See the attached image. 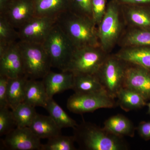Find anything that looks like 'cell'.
<instances>
[{"instance_id": "1", "label": "cell", "mask_w": 150, "mask_h": 150, "mask_svg": "<svg viewBox=\"0 0 150 150\" xmlns=\"http://www.w3.org/2000/svg\"><path fill=\"white\" fill-rule=\"evenodd\" d=\"M56 23L76 48L100 46L93 21L69 10L56 17Z\"/></svg>"}, {"instance_id": "2", "label": "cell", "mask_w": 150, "mask_h": 150, "mask_svg": "<svg viewBox=\"0 0 150 150\" xmlns=\"http://www.w3.org/2000/svg\"><path fill=\"white\" fill-rule=\"evenodd\" d=\"M75 141L81 149L127 150L129 146L123 137L112 134L104 128L83 121L74 129Z\"/></svg>"}, {"instance_id": "3", "label": "cell", "mask_w": 150, "mask_h": 150, "mask_svg": "<svg viewBox=\"0 0 150 150\" xmlns=\"http://www.w3.org/2000/svg\"><path fill=\"white\" fill-rule=\"evenodd\" d=\"M97 28L100 46L108 54H111L126 28L121 5L116 0L108 4L105 13Z\"/></svg>"}, {"instance_id": "4", "label": "cell", "mask_w": 150, "mask_h": 150, "mask_svg": "<svg viewBox=\"0 0 150 150\" xmlns=\"http://www.w3.org/2000/svg\"><path fill=\"white\" fill-rule=\"evenodd\" d=\"M43 45L49 56L52 68L66 71L76 48L56 23Z\"/></svg>"}, {"instance_id": "5", "label": "cell", "mask_w": 150, "mask_h": 150, "mask_svg": "<svg viewBox=\"0 0 150 150\" xmlns=\"http://www.w3.org/2000/svg\"><path fill=\"white\" fill-rule=\"evenodd\" d=\"M18 44L23 59L25 75L29 79H43L52 68L43 44L19 40Z\"/></svg>"}, {"instance_id": "6", "label": "cell", "mask_w": 150, "mask_h": 150, "mask_svg": "<svg viewBox=\"0 0 150 150\" xmlns=\"http://www.w3.org/2000/svg\"><path fill=\"white\" fill-rule=\"evenodd\" d=\"M127 66L126 62L111 53L95 74L108 94L114 99L123 87Z\"/></svg>"}, {"instance_id": "7", "label": "cell", "mask_w": 150, "mask_h": 150, "mask_svg": "<svg viewBox=\"0 0 150 150\" xmlns=\"http://www.w3.org/2000/svg\"><path fill=\"white\" fill-rule=\"evenodd\" d=\"M108 54L100 46L76 48L66 71L96 74Z\"/></svg>"}, {"instance_id": "8", "label": "cell", "mask_w": 150, "mask_h": 150, "mask_svg": "<svg viewBox=\"0 0 150 150\" xmlns=\"http://www.w3.org/2000/svg\"><path fill=\"white\" fill-rule=\"evenodd\" d=\"M117 105L114 98L107 93H75L68 98L67 107L71 112L82 114L93 112L100 108H113Z\"/></svg>"}, {"instance_id": "9", "label": "cell", "mask_w": 150, "mask_h": 150, "mask_svg": "<svg viewBox=\"0 0 150 150\" xmlns=\"http://www.w3.org/2000/svg\"><path fill=\"white\" fill-rule=\"evenodd\" d=\"M56 19L54 17L34 16L18 30L19 40L43 44Z\"/></svg>"}, {"instance_id": "10", "label": "cell", "mask_w": 150, "mask_h": 150, "mask_svg": "<svg viewBox=\"0 0 150 150\" xmlns=\"http://www.w3.org/2000/svg\"><path fill=\"white\" fill-rule=\"evenodd\" d=\"M18 41L0 51V75L8 79L25 75L23 59Z\"/></svg>"}, {"instance_id": "11", "label": "cell", "mask_w": 150, "mask_h": 150, "mask_svg": "<svg viewBox=\"0 0 150 150\" xmlns=\"http://www.w3.org/2000/svg\"><path fill=\"white\" fill-rule=\"evenodd\" d=\"M3 145L11 150H41L42 144L29 127H16L6 135Z\"/></svg>"}, {"instance_id": "12", "label": "cell", "mask_w": 150, "mask_h": 150, "mask_svg": "<svg viewBox=\"0 0 150 150\" xmlns=\"http://www.w3.org/2000/svg\"><path fill=\"white\" fill-rule=\"evenodd\" d=\"M123 87L137 92L147 101L150 100V71L127 63Z\"/></svg>"}, {"instance_id": "13", "label": "cell", "mask_w": 150, "mask_h": 150, "mask_svg": "<svg viewBox=\"0 0 150 150\" xmlns=\"http://www.w3.org/2000/svg\"><path fill=\"white\" fill-rule=\"evenodd\" d=\"M16 29L18 30L35 16L33 0H11L3 16Z\"/></svg>"}, {"instance_id": "14", "label": "cell", "mask_w": 150, "mask_h": 150, "mask_svg": "<svg viewBox=\"0 0 150 150\" xmlns=\"http://www.w3.org/2000/svg\"><path fill=\"white\" fill-rule=\"evenodd\" d=\"M73 80L74 74L69 71L56 73L51 71L42 79L49 98L56 94L72 89Z\"/></svg>"}, {"instance_id": "15", "label": "cell", "mask_w": 150, "mask_h": 150, "mask_svg": "<svg viewBox=\"0 0 150 150\" xmlns=\"http://www.w3.org/2000/svg\"><path fill=\"white\" fill-rule=\"evenodd\" d=\"M121 6L126 27L150 30V8L134 5Z\"/></svg>"}, {"instance_id": "16", "label": "cell", "mask_w": 150, "mask_h": 150, "mask_svg": "<svg viewBox=\"0 0 150 150\" xmlns=\"http://www.w3.org/2000/svg\"><path fill=\"white\" fill-rule=\"evenodd\" d=\"M115 56L129 64L136 65L150 71V47L130 46L120 48Z\"/></svg>"}, {"instance_id": "17", "label": "cell", "mask_w": 150, "mask_h": 150, "mask_svg": "<svg viewBox=\"0 0 150 150\" xmlns=\"http://www.w3.org/2000/svg\"><path fill=\"white\" fill-rule=\"evenodd\" d=\"M49 99L43 81L28 80L23 102L35 107L40 106L45 108Z\"/></svg>"}, {"instance_id": "18", "label": "cell", "mask_w": 150, "mask_h": 150, "mask_svg": "<svg viewBox=\"0 0 150 150\" xmlns=\"http://www.w3.org/2000/svg\"><path fill=\"white\" fill-rule=\"evenodd\" d=\"M29 127L40 139H48L62 134V129L49 115L47 116L37 113Z\"/></svg>"}, {"instance_id": "19", "label": "cell", "mask_w": 150, "mask_h": 150, "mask_svg": "<svg viewBox=\"0 0 150 150\" xmlns=\"http://www.w3.org/2000/svg\"><path fill=\"white\" fill-rule=\"evenodd\" d=\"M103 128L112 134L121 137H134L137 129L130 119L120 114L108 118L104 122Z\"/></svg>"}, {"instance_id": "20", "label": "cell", "mask_w": 150, "mask_h": 150, "mask_svg": "<svg viewBox=\"0 0 150 150\" xmlns=\"http://www.w3.org/2000/svg\"><path fill=\"white\" fill-rule=\"evenodd\" d=\"M118 46L120 48L130 46L150 47V30L126 27Z\"/></svg>"}, {"instance_id": "21", "label": "cell", "mask_w": 150, "mask_h": 150, "mask_svg": "<svg viewBox=\"0 0 150 150\" xmlns=\"http://www.w3.org/2000/svg\"><path fill=\"white\" fill-rule=\"evenodd\" d=\"M72 89L78 93L106 92L96 75L88 74H74Z\"/></svg>"}, {"instance_id": "22", "label": "cell", "mask_w": 150, "mask_h": 150, "mask_svg": "<svg viewBox=\"0 0 150 150\" xmlns=\"http://www.w3.org/2000/svg\"><path fill=\"white\" fill-rule=\"evenodd\" d=\"M35 16L56 17L69 10V0H33Z\"/></svg>"}, {"instance_id": "23", "label": "cell", "mask_w": 150, "mask_h": 150, "mask_svg": "<svg viewBox=\"0 0 150 150\" xmlns=\"http://www.w3.org/2000/svg\"><path fill=\"white\" fill-rule=\"evenodd\" d=\"M116 98L117 105L126 112L140 109L147 105V100L140 94L125 87L119 91Z\"/></svg>"}, {"instance_id": "24", "label": "cell", "mask_w": 150, "mask_h": 150, "mask_svg": "<svg viewBox=\"0 0 150 150\" xmlns=\"http://www.w3.org/2000/svg\"><path fill=\"white\" fill-rule=\"evenodd\" d=\"M28 79L25 75L8 79L7 100L11 110H13L18 105L24 102L25 86Z\"/></svg>"}, {"instance_id": "25", "label": "cell", "mask_w": 150, "mask_h": 150, "mask_svg": "<svg viewBox=\"0 0 150 150\" xmlns=\"http://www.w3.org/2000/svg\"><path fill=\"white\" fill-rule=\"evenodd\" d=\"M45 108L60 129H74L78 125L53 98H49Z\"/></svg>"}, {"instance_id": "26", "label": "cell", "mask_w": 150, "mask_h": 150, "mask_svg": "<svg viewBox=\"0 0 150 150\" xmlns=\"http://www.w3.org/2000/svg\"><path fill=\"white\" fill-rule=\"evenodd\" d=\"M12 110L16 127H29L37 113L35 107L26 103H22Z\"/></svg>"}, {"instance_id": "27", "label": "cell", "mask_w": 150, "mask_h": 150, "mask_svg": "<svg viewBox=\"0 0 150 150\" xmlns=\"http://www.w3.org/2000/svg\"><path fill=\"white\" fill-rule=\"evenodd\" d=\"M19 41L17 30L4 16H0V51Z\"/></svg>"}, {"instance_id": "28", "label": "cell", "mask_w": 150, "mask_h": 150, "mask_svg": "<svg viewBox=\"0 0 150 150\" xmlns=\"http://www.w3.org/2000/svg\"><path fill=\"white\" fill-rule=\"evenodd\" d=\"M74 136H63L62 134L48 139L46 144H42L41 150H75Z\"/></svg>"}, {"instance_id": "29", "label": "cell", "mask_w": 150, "mask_h": 150, "mask_svg": "<svg viewBox=\"0 0 150 150\" xmlns=\"http://www.w3.org/2000/svg\"><path fill=\"white\" fill-rule=\"evenodd\" d=\"M10 108H0V136L6 135L16 126L12 110Z\"/></svg>"}, {"instance_id": "30", "label": "cell", "mask_w": 150, "mask_h": 150, "mask_svg": "<svg viewBox=\"0 0 150 150\" xmlns=\"http://www.w3.org/2000/svg\"><path fill=\"white\" fill-rule=\"evenodd\" d=\"M69 11L93 20L92 0H69Z\"/></svg>"}, {"instance_id": "31", "label": "cell", "mask_w": 150, "mask_h": 150, "mask_svg": "<svg viewBox=\"0 0 150 150\" xmlns=\"http://www.w3.org/2000/svg\"><path fill=\"white\" fill-rule=\"evenodd\" d=\"M107 6L106 0H92V18L97 26L105 13Z\"/></svg>"}, {"instance_id": "32", "label": "cell", "mask_w": 150, "mask_h": 150, "mask_svg": "<svg viewBox=\"0 0 150 150\" xmlns=\"http://www.w3.org/2000/svg\"><path fill=\"white\" fill-rule=\"evenodd\" d=\"M8 79L5 76L0 75V108L9 107L7 100Z\"/></svg>"}, {"instance_id": "33", "label": "cell", "mask_w": 150, "mask_h": 150, "mask_svg": "<svg viewBox=\"0 0 150 150\" xmlns=\"http://www.w3.org/2000/svg\"><path fill=\"white\" fill-rule=\"evenodd\" d=\"M137 130L143 139L150 140V121H142L138 125Z\"/></svg>"}, {"instance_id": "34", "label": "cell", "mask_w": 150, "mask_h": 150, "mask_svg": "<svg viewBox=\"0 0 150 150\" xmlns=\"http://www.w3.org/2000/svg\"><path fill=\"white\" fill-rule=\"evenodd\" d=\"M120 5L141 6L150 8V0H116Z\"/></svg>"}, {"instance_id": "35", "label": "cell", "mask_w": 150, "mask_h": 150, "mask_svg": "<svg viewBox=\"0 0 150 150\" xmlns=\"http://www.w3.org/2000/svg\"><path fill=\"white\" fill-rule=\"evenodd\" d=\"M11 0H0V16H3L6 13Z\"/></svg>"}, {"instance_id": "36", "label": "cell", "mask_w": 150, "mask_h": 150, "mask_svg": "<svg viewBox=\"0 0 150 150\" xmlns=\"http://www.w3.org/2000/svg\"><path fill=\"white\" fill-rule=\"evenodd\" d=\"M147 106H148V113L150 115V102L147 103Z\"/></svg>"}]
</instances>
